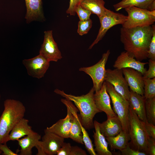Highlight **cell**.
<instances>
[{"mask_svg": "<svg viewBox=\"0 0 155 155\" xmlns=\"http://www.w3.org/2000/svg\"><path fill=\"white\" fill-rule=\"evenodd\" d=\"M152 25L120 29V40L124 49L137 60L148 58V51L152 38Z\"/></svg>", "mask_w": 155, "mask_h": 155, "instance_id": "6da1fadb", "label": "cell"}, {"mask_svg": "<svg viewBox=\"0 0 155 155\" xmlns=\"http://www.w3.org/2000/svg\"><path fill=\"white\" fill-rule=\"evenodd\" d=\"M94 92L92 87L86 94L75 96L67 94L63 91L58 89L54 91L57 94L74 102L80 112L82 125L87 129H90L94 126V117L96 114L101 112L97 108L95 104L94 99Z\"/></svg>", "mask_w": 155, "mask_h": 155, "instance_id": "7a4b0ae2", "label": "cell"}, {"mask_svg": "<svg viewBox=\"0 0 155 155\" xmlns=\"http://www.w3.org/2000/svg\"><path fill=\"white\" fill-rule=\"evenodd\" d=\"M4 110L0 117V144L7 143L10 131L24 118L26 108L20 101L7 99L4 102Z\"/></svg>", "mask_w": 155, "mask_h": 155, "instance_id": "3957f363", "label": "cell"}, {"mask_svg": "<svg viewBox=\"0 0 155 155\" xmlns=\"http://www.w3.org/2000/svg\"><path fill=\"white\" fill-rule=\"evenodd\" d=\"M129 134L133 146L136 150L145 152L147 155L148 136L142 121L134 110L129 107Z\"/></svg>", "mask_w": 155, "mask_h": 155, "instance_id": "277c9868", "label": "cell"}, {"mask_svg": "<svg viewBox=\"0 0 155 155\" xmlns=\"http://www.w3.org/2000/svg\"><path fill=\"white\" fill-rule=\"evenodd\" d=\"M104 82L107 92L113 104V110L121 121L123 130L129 133V101L117 92L111 84Z\"/></svg>", "mask_w": 155, "mask_h": 155, "instance_id": "5b68a950", "label": "cell"}, {"mask_svg": "<svg viewBox=\"0 0 155 155\" xmlns=\"http://www.w3.org/2000/svg\"><path fill=\"white\" fill-rule=\"evenodd\" d=\"M125 9L128 13V16L127 20L122 24V27L129 28L154 24L155 22V10L150 11L134 6Z\"/></svg>", "mask_w": 155, "mask_h": 155, "instance_id": "8992f818", "label": "cell"}, {"mask_svg": "<svg viewBox=\"0 0 155 155\" xmlns=\"http://www.w3.org/2000/svg\"><path fill=\"white\" fill-rule=\"evenodd\" d=\"M110 53L109 50L102 55L100 60L95 65L89 67L80 68L79 70L88 75L93 83V88L95 92L101 88L105 81L106 73L105 65Z\"/></svg>", "mask_w": 155, "mask_h": 155, "instance_id": "52a82bcc", "label": "cell"}, {"mask_svg": "<svg viewBox=\"0 0 155 155\" xmlns=\"http://www.w3.org/2000/svg\"><path fill=\"white\" fill-rule=\"evenodd\" d=\"M98 18L100 27L96 39L89 47V49L101 40L111 27L117 25L123 24L127 20V16L106 9L105 13Z\"/></svg>", "mask_w": 155, "mask_h": 155, "instance_id": "ba28073f", "label": "cell"}, {"mask_svg": "<svg viewBox=\"0 0 155 155\" xmlns=\"http://www.w3.org/2000/svg\"><path fill=\"white\" fill-rule=\"evenodd\" d=\"M123 75L122 69H106L105 81L111 84L117 92L129 101L130 90Z\"/></svg>", "mask_w": 155, "mask_h": 155, "instance_id": "9c48e42d", "label": "cell"}, {"mask_svg": "<svg viewBox=\"0 0 155 155\" xmlns=\"http://www.w3.org/2000/svg\"><path fill=\"white\" fill-rule=\"evenodd\" d=\"M22 63L28 74L32 77H43L50 66V61L40 54L31 59H24Z\"/></svg>", "mask_w": 155, "mask_h": 155, "instance_id": "30bf717a", "label": "cell"}, {"mask_svg": "<svg viewBox=\"0 0 155 155\" xmlns=\"http://www.w3.org/2000/svg\"><path fill=\"white\" fill-rule=\"evenodd\" d=\"M52 30L44 32V39L39 51L41 54L50 62H57L62 59L61 52L54 40Z\"/></svg>", "mask_w": 155, "mask_h": 155, "instance_id": "8fae6325", "label": "cell"}, {"mask_svg": "<svg viewBox=\"0 0 155 155\" xmlns=\"http://www.w3.org/2000/svg\"><path fill=\"white\" fill-rule=\"evenodd\" d=\"M44 134L40 141L46 155L57 154L64 142V138L46 129Z\"/></svg>", "mask_w": 155, "mask_h": 155, "instance_id": "7c38bea8", "label": "cell"}, {"mask_svg": "<svg viewBox=\"0 0 155 155\" xmlns=\"http://www.w3.org/2000/svg\"><path fill=\"white\" fill-rule=\"evenodd\" d=\"M61 101L70 109L73 115L69 138L77 143L83 144L81 128L82 123L80 115L77 114L79 111L78 109L71 101L66 98L61 99Z\"/></svg>", "mask_w": 155, "mask_h": 155, "instance_id": "4fadbf2b", "label": "cell"}, {"mask_svg": "<svg viewBox=\"0 0 155 155\" xmlns=\"http://www.w3.org/2000/svg\"><path fill=\"white\" fill-rule=\"evenodd\" d=\"M148 63V62H142L137 60L133 56L125 51L122 52L117 57L113 67L115 68L119 69L125 68H131L140 72L143 75L146 71L145 65Z\"/></svg>", "mask_w": 155, "mask_h": 155, "instance_id": "5bb4252c", "label": "cell"}, {"mask_svg": "<svg viewBox=\"0 0 155 155\" xmlns=\"http://www.w3.org/2000/svg\"><path fill=\"white\" fill-rule=\"evenodd\" d=\"M122 70L130 89L144 96V83L142 73L130 68H123Z\"/></svg>", "mask_w": 155, "mask_h": 155, "instance_id": "9a60e30c", "label": "cell"}, {"mask_svg": "<svg viewBox=\"0 0 155 155\" xmlns=\"http://www.w3.org/2000/svg\"><path fill=\"white\" fill-rule=\"evenodd\" d=\"M94 99L97 108L101 112H104L107 117L117 116L111 107L110 96L107 92L104 81L100 90L94 94Z\"/></svg>", "mask_w": 155, "mask_h": 155, "instance_id": "2e32d148", "label": "cell"}, {"mask_svg": "<svg viewBox=\"0 0 155 155\" xmlns=\"http://www.w3.org/2000/svg\"><path fill=\"white\" fill-rule=\"evenodd\" d=\"M67 115L64 119H60L46 129L64 138H69L71 127L73 115L70 109L67 107Z\"/></svg>", "mask_w": 155, "mask_h": 155, "instance_id": "e0dca14e", "label": "cell"}, {"mask_svg": "<svg viewBox=\"0 0 155 155\" xmlns=\"http://www.w3.org/2000/svg\"><path fill=\"white\" fill-rule=\"evenodd\" d=\"M98 124L100 131L105 137L115 136L123 130L121 123L117 116L107 117L106 120Z\"/></svg>", "mask_w": 155, "mask_h": 155, "instance_id": "ac0fdd59", "label": "cell"}, {"mask_svg": "<svg viewBox=\"0 0 155 155\" xmlns=\"http://www.w3.org/2000/svg\"><path fill=\"white\" fill-rule=\"evenodd\" d=\"M129 90L130 95L128 101L129 106L134 110L141 121L148 122L146 116L145 99L144 96Z\"/></svg>", "mask_w": 155, "mask_h": 155, "instance_id": "d6986e66", "label": "cell"}, {"mask_svg": "<svg viewBox=\"0 0 155 155\" xmlns=\"http://www.w3.org/2000/svg\"><path fill=\"white\" fill-rule=\"evenodd\" d=\"M26 13L25 17L26 22L43 19L42 0H25Z\"/></svg>", "mask_w": 155, "mask_h": 155, "instance_id": "ffe728a7", "label": "cell"}, {"mask_svg": "<svg viewBox=\"0 0 155 155\" xmlns=\"http://www.w3.org/2000/svg\"><path fill=\"white\" fill-rule=\"evenodd\" d=\"M29 121L23 118L14 127L9 134L7 142L9 141L18 140L23 137L30 134L34 131L28 124Z\"/></svg>", "mask_w": 155, "mask_h": 155, "instance_id": "44dd1931", "label": "cell"}, {"mask_svg": "<svg viewBox=\"0 0 155 155\" xmlns=\"http://www.w3.org/2000/svg\"><path fill=\"white\" fill-rule=\"evenodd\" d=\"M98 123L99 122L96 120L94 121L95 129L93 135L95 146L94 150L97 152V155H112V153L108 149V144L105 137L100 131Z\"/></svg>", "mask_w": 155, "mask_h": 155, "instance_id": "7402d4cb", "label": "cell"}, {"mask_svg": "<svg viewBox=\"0 0 155 155\" xmlns=\"http://www.w3.org/2000/svg\"><path fill=\"white\" fill-rule=\"evenodd\" d=\"M41 138V135L34 131L17 140L21 148L20 155H32V148L36 147Z\"/></svg>", "mask_w": 155, "mask_h": 155, "instance_id": "603a6c76", "label": "cell"}, {"mask_svg": "<svg viewBox=\"0 0 155 155\" xmlns=\"http://www.w3.org/2000/svg\"><path fill=\"white\" fill-rule=\"evenodd\" d=\"M113 6L116 11L132 6L153 11L155 10V0H122Z\"/></svg>", "mask_w": 155, "mask_h": 155, "instance_id": "cb8c5ba5", "label": "cell"}, {"mask_svg": "<svg viewBox=\"0 0 155 155\" xmlns=\"http://www.w3.org/2000/svg\"><path fill=\"white\" fill-rule=\"evenodd\" d=\"M106 140L111 150H121L125 148L130 140L129 134L123 130L114 137H106Z\"/></svg>", "mask_w": 155, "mask_h": 155, "instance_id": "d4e9b609", "label": "cell"}, {"mask_svg": "<svg viewBox=\"0 0 155 155\" xmlns=\"http://www.w3.org/2000/svg\"><path fill=\"white\" fill-rule=\"evenodd\" d=\"M105 4L104 0H82L80 5L99 17L105 13L106 9L104 6Z\"/></svg>", "mask_w": 155, "mask_h": 155, "instance_id": "484cf974", "label": "cell"}, {"mask_svg": "<svg viewBox=\"0 0 155 155\" xmlns=\"http://www.w3.org/2000/svg\"><path fill=\"white\" fill-rule=\"evenodd\" d=\"M145 108L147 122L155 124V97L145 99Z\"/></svg>", "mask_w": 155, "mask_h": 155, "instance_id": "4316f807", "label": "cell"}, {"mask_svg": "<svg viewBox=\"0 0 155 155\" xmlns=\"http://www.w3.org/2000/svg\"><path fill=\"white\" fill-rule=\"evenodd\" d=\"M144 96L145 99L155 97V78L152 79L144 78Z\"/></svg>", "mask_w": 155, "mask_h": 155, "instance_id": "83f0119b", "label": "cell"}, {"mask_svg": "<svg viewBox=\"0 0 155 155\" xmlns=\"http://www.w3.org/2000/svg\"><path fill=\"white\" fill-rule=\"evenodd\" d=\"M81 128L83 141L87 151L91 155H97L94 148L93 144L89 135L82 124L81 125Z\"/></svg>", "mask_w": 155, "mask_h": 155, "instance_id": "f1b7e54d", "label": "cell"}, {"mask_svg": "<svg viewBox=\"0 0 155 155\" xmlns=\"http://www.w3.org/2000/svg\"><path fill=\"white\" fill-rule=\"evenodd\" d=\"M92 21L90 19L86 20H80L78 23L77 30L79 34L82 36L87 34L92 27Z\"/></svg>", "mask_w": 155, "mask_h": 155, "instance_id": "f546056e", "label": "cell"}, {"mask_svg": "<svg viewBox=\"0 0 155 155\" xmlns=\"http://www.w3.org/2000/svg\"><path fill=\"white\" fill-rule=\"evenodd\" d=\"M153 28V34L148 51V58L155 60V25H152Z\"/></svg>", "mask_w": 155, "mask_h": 155, "instance_id": "4dcf8cb0", "label": "cell"}, {"mask_svg": "<svg viewBox=\"0 0 155 155\" xmlns=\"http://www.w3.org/2000/svg\"><path fill=\"white\" fill-rule=\"evenodd\" d=\"M80 20H86L90 19L92 13L89 10L83 8L80 5L78 6L75 10Z\"/></svg>", "mask_w": 155, "mask_h": 155, "instance_id": "1f68e13d", "label": "cell"}, {"mask_svg": "<svg viewBox=\"0 0 155 155\" xmlns=\"http://www.w3.org/2000/svg\"><path fill=\"white\" fill-rule=\"evenodd\" d=\"M148 63L149 68L143 75L144 78L150 79L155 78V60L149 59Z\"/></svg>", "mask_w": 155, "mask_h": 155, "instance_id": "d6a6232c", "label": "cell"}, {"mask_svg": "<svg viewBox=\"0 0 155 155\" xmlns=\"http://www.w3.org/2000/svg\"><path fill=\"white\" fill-rule=\"evenodd\" d=\"M122 155H146L145 152L140 151L136 150L131 149L129 146L128 143L126 147L120 150Z\"/></svg>", "mask_w": 155, "mask_h": 155, "instance_id": "836d02e7", "label": "cell"}, {"mask_svg": "<svg viewBox=\"0 0 155 155\" xmlns=\"http://www.w3.org/2000/svg\"><path fill=\"white\" fill-rule=\"evenodd\" d=\"M142 123L147 135L155 139V125L148 122L142 121Z\"/></svg>", "mask_w": 155, "mask_h": 155, "instance_id": "e575fe53", "label": "cell"}, {"mask_svg": "<svg viewBox=\"0 0 155 155\" xmlns=\"http://www.w3.org/2000/svg\"><path fill=\"white\" fill-rule=\"evenodd\" d=\"M82 0H70L69 7L66 13L70 15L74 16L75 14V10L76 7L80 4Z\"/></svg>", "mask_w": 155, "mask_h": 155, "instance_id": "d590c367", "label": "cell"}, {"mask_svg": "<svg viewBox=\"0 0 155 155\" xmlns=\"http://www.w3.org/2000/svg\"><path fill=\"white\" fill-rule=\"evenodd\" d=\"M147 154L155 155V139L148 136L147 141Z\"/></svg>", "mask_w": 155, "mask_h": 155, "instance_id": "8d00e7d4", "label": "cell"}, {"mask_svg": "<svg viewBox=\"0 0 155 155\" xmlns=\"http://www.w3.org/2000/svg\"><path fill=\"white\" fill-rule=\"evenodd\" d=\"M71 146L69 143L64 142L63 145L57 152V155H70Z\"/></svg>", "mask_w": 155, "mask_h": 155, "instance_id": "74e56055", "label": "cell"}, {"mask_svg": "<svg viewBox=\"0 0 155 155\" xmlns=\"http://www.w3.org/2000/svg\"><path fill=\"white\" fill-rule=\"evenodd\" d=\"M0 150L2 152L3 155H18L17 153L14 152L7 146L6 143L0 144Z\"/></svg>", "mask_w": 155, "mask_h": 155, "instance_id": "f35d334b", "label": "cell"}, {"mask_svg": "<svg viewBox=\"0 0 155 155\" xmlns=\"http://www.w3.org/2000/svg\"><path fill=\"white\" fill-rule=\"evenodd\" d=\"M85 151L81 148L75 146L71 147L70 155H86Z\"/></svg>", "mask_w": 155, "mask_h": 155, "instance_id": "ab89813d", "label": "cell"}, {"mask_svg": "<svg viewBox=\"0 0 155 155\" xmlns=\"http://www.w3.org/2000/svg\"><path fill=\"white\" fill-rule=\"evenodd\" d=\"M2 151L1 150H0V155H1V154H2Z\"/></svg>", "mask_w": 155, "mask_h": 155, "instance_id": "60d3db41", "label": "cell"}, {"mask_svg": "<svg viewBox=\"0 0 155 155\" xmlns=\"http://www.w3.org/2000/svg\"><path fill=\"white\" fill-rule=\"evenodd\" d=\"M1 95L0 94V100H1Z\"/></svg>", "mask_w": 155, "mask_h": 155, "instance_id": "b9f144b4", "label": "cell"}]
</instances>
